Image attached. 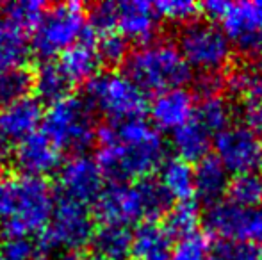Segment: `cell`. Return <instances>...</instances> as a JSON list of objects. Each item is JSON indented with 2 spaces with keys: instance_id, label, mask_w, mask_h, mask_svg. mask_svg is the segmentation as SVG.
I'll return each mask as SVG.
<instances>
[{
  "instance_id": "1",
  "label": "cell",
  "mask_w": 262,
  "mask_h": 260,
  "mask_svg": "<svg viewBox=\"0 0 262 260\" xmlns=\"http://www.w3.org/2000/svg\"><path fill=\"white\" fill-rule=\"evenodd\" d=\"M100 145L97 162L104 177L114 182H138L150 175L166 160V145L150 122L132 118L111 122L97 129Z\"/></svg>"
},
{
  "instance_id": "2",
  "label": "cell",
  "mask_w": 262,
  "mask_h": 260,
  "mask_svg": "<svg viewBox=\"0 0 262 260\" xmlns=\"http://www.w3.org/2000/svg\"><path fill=\"white\" fill-rule=\"evenodd\" d=\"M55 207V195L43 178L14 177L0 182V232L4 237L39 233Z\"/></svg>"
},
{
  "instance_id": "3",
  "label": "cell",
  "mask_w": 262,
  "mask_h": 260,
  "mask_svg": "<svg viewBox=\"0 0 262 260\" xmlns=\"http://www.w3.org/2000/svg\"><path fill=\"white\" fill-rule=\"evenodd\" d=\"M95 216L102 225L127 226L134 223L157 221L171 208V198L159 180L114 182L104 187L95 201Z\"/></svg>"
},
{
  "instance_id": "4",
  "label": "cell",
  "mask_w": 262,
  "mask_h": 260,
  "mask_svg": "<svg viewBox=\"0 0 262 260\" xmlns=\"http://www.w3.org/2000/svg\"><path fill=\"white\" fill-rule=\"evenodd\" d=\"M125 75L143 93H162L184 87L191 80V68L179 46L169 41H150L139 45L125 61Z\"/></svg>"
},
{
  "instance_id": "5",
  "label": "cell",
  "mask_w": 262,
  "mask_h": 260,
  "mask_svg": "<svg viewBox=\"0 0 262 260\" xmlns=\"http://www.w3.org/2000/svg\"><path fill=\"white\" fill-rule=\"evenodd\" d=\"M93 216L88 205L79 201L59 198L55 200L49 223L38 235V246L41 255L80 253V250L90 246L93 235Z\"/></svg>"
},
{
  "instance_id": "6",
  "label": "cell",
  "mask_w": 262,
  "mask_h": 260,
  "mask_svg": "<svg viewBox=\"0 0 262 260\" xmlns=\"http://www.w3.org/2000/svg\"><path fill=\"white\" fill-rule=\"evenodd\" d=\"M91 32L82 4L64 2L47 7L32 32V50L43 61L61 56Z\"/></svg>"
},
{
  "instance_id": "7",
  "label": "cell",
  "mask_w": 262,
  "mask_h": 260,
  "mask_svg": "<svg viewBox=\"0 0 262 260\" xmlns=\"http://www.w3.org/2000/svg\"><path fill=\"white\" fill-rule=\"evenodd\" d=\"M84 100L111 122L143 118L148 107L146 94L123 72H102L86 84Z\"/></svg>"
},
{
  "instance_id": "8",
  "label": "cell",
  "mask_w": 262,
  "mask_h": 260,
  "mask_svg": "<svg viewBox=\"0 0 262 260\" xmlns=\"http://www.w3.org/2000/svg\"><path fill=\"white\" fill-rule=\"evenodd\" d=\"M43 134L59 150H72L80 153L90 148L97 139L95 118L91 107L84 98L64 97L49 105L43 114Z\"/></svg>"
},
{
  "instance_id": "9",
  "label": "cell",
  "mask_w": 262,
  "mask_h": 260,
  "mask_svg": "<svg viewBox=\"0 0 262 260\" xmlns=\"http://www.w3.org/2000/svg\"><path fill=\"white\" fill-rule=\"evenodd\" d=\"M177 46L189 68L200 73H220L230 63L234 50L217 25L200 20L180 29Z\"/></svg>"
},
{
  "instance_id": "10",
  "label": "cell",
  "mask_w": 262,
  "mask_h": 260,
  "mask_svg": "<svg viewBox=\"0 0 262 260\" xmlns=\"http://www.w3.org/2000/svg\"><path fill=\"white\" fill-rule=\"evenodd\" d=\"M216 159L223 168L235 175L257 173L262 168V137L248 127L228 125L225 130L214 135Z\"/></svg>"
},
{
  "instance_id": "11",
  "label": "cell",
  "mask_w": 262,
  "mask_h": 260,
  "mask_svg": "<svg viewBox=\"0 0 262 260\" xmlns=\"http://www.w3.org/2000/svg\"><path fill=\"white\" fill-rule=\"evenodd\" d=\"M221 31L230 41L232 49L243 54L260 52L262 49V0L228 2L221 16Z\"/></svg>"
},
{
  "instance_id": "12",
  "label": "cell",
  "mask_w": 262,
  "mask_h": 260,
  "mask_svg": "<svg viewBox=\"0 0 262 260\" xmlns=\"http://www.w3.org/2000/svg\"><path fill=\"white\" fill-rule=\"evenodd\" d=\"M104 173L97 159L84 153H75L59 168V187L62 196L82 205L95 203L104 191Z\"/></svg>"
},
{
  "instance_id": "13",
  "label": "cell",
  "mask_w": 262,
  "mask_h": 260,
  "mask_svg": "<svg viewBox=\"0 0 262 260\" xmlns=\"http://www.w3.org/2000/svg\"><path fill=\"white\" fill-rule=\"evenodd\" d=\"M13 164L24 177L43 178L61 168V150L45 134H32L13 150Z\"/></svg>"
},
{
  "instance_id": "14",
  "label": "cell",
  "mask_w": 262,
  "mask_h": 260,
  "mask_svg": "<svg viewBox=\"0 0 262 260\" xmlns=\"http://www.w3.org/2000/svg\"><path fill=\"white\" fill-rule=\"evenodd\" d=\"M41 102L36 97H27L7 107L0 109V141L18 145L36 134L43 123Z\"/></svg>"
},
{
  "instance_id": "15",
  "label": "cell",
  "mask_w": 262,
  "mask_h": 260,
  "mask_svg": "<svg viewBox=\"0 0 262 260\" xmlns=\"http://www.w3.org/2000/svg\"><path fill=\"white\" fill-rule=\"evenodd\" d=\"M152 125L162 132H175L194 118V94L186 87L168 89L156 94L150 104Z\"/></svg>"
},
{
  "instance_id": "16",
  "label": "cell",
  "mask_w": 262,
  "mask_h": 260,
  "mask_svg": "<svg viewBox=\"0 0 262 260\" xmlns=\"http://www.w3.org/2000/svg\"><path fill=\"white\" fill-rule=\"evenodd\" d=\"M159 16L154 4L145 0H127L118 4L116 31L139 45L154 41L159 32Z\"/></svg>"
},
{
  "instance_id": "17",
  "label": "cell",
  "mask_w": 262,
  "mask_h": 260,
  "mask_svg": "<svg viewBox=\"0 0 262 260\" xmlns=\"http://www.w3.org/2000/svg\"><path fill=\"white\" fill-rule=\"evenodd\" d=\"M95 43H97V34L91 31L86 38L80 39L72 49H68L59 56L61 59L57 64L66 75V79L70 80V84H88L93 77L100 73L98 68L102 63Z\"/></svg>"
},
{
  "instance_id": "18",
  "label": "cell",
  "mask_w": 262,
  "mask_h": 260,
  "mask_svg": "<svg viewBox=\"0 0 262 260\" xmlns=\"http://www.w3.org/2000/svg\"><path fill=\"white\" fill-rule=\"evenodd\" d=\"M175 237L157 221L139 223L132 232V258L134 260H171Z\"/></svg>"
},
{
  "instance_id": "19",
  "label": "cell",
  "mask_w": 262,
  "mask_h": 260,
  "mask_svg": "<svg viewBox=\"0 0 262 260\" xmlns=\"http://www.w3.org/2000/svg\"><path fill=\"white\" fill-rule=\"evenodd\" d=\"M90 250L95 260H128L132 257V232L127 226L102 225L91 235Z\"/></svg>"
},
{
  "instance_id": "20",
  "label": "cell",
  "mask_w": 262,
  "mask_h": 260,
  "mask_svg": "<svg viewBox=\"0 0 262 260\" xmlns=\"http://www.w3.org/2000/svg\"><path fill=\"white\" fill-rule=\"evenodd\" d=\"M228 171L214 155H207L194 168V196L205 205L221 201L228 189Z\"/></svg>"
},
{
  "instance_id": "21",
  "label": "cell",
  "mask_w": 262,
  "mask_h": 260,
  "mask_svg": "<svg viewBox=\"0 0 262 260\" xmlns=\"http://www.w3.org/2000/svg\"><path fill=\"white\" fill-rule=\"evenodd\" d=\"M31 50L27 32L0 16V73L25 68Z\"/></svg>"
},
{
  "instance_id": "22",
  "label": "cell",
  "mask_w": 262,
  "mask_h": 260,
  "mask_svg": "<svg viewBox=\"0 0 262 260\" xmlns=\"http://www.w3.org/2000/svg\"><path fill=\"white\" fill-rule=\"evenodd\" d=\"M159 182L171 200L187 201L194 198V168L179 157L162 162L159 168Z\"/></svg>"
},
{
  "instance_id": "23",
  "label": "cell",
  "mask_w": 262,
  "mask_h": 260,
  "mask_svg": "<svg viewBox=\"0 0 262 260\" xmlns=\"http://www.w3.org/2000/svg\"><path fill=\"white\" fill-rule=\"evenodd\" d=\"M210 145H212L210 134L194 120L171 132V146L177 152V157L189 164L205 159L209 155Z\"/></svg>"
},
{
  "instance_id": "24",
  "label": "cell",
  "mask_w": 262,
  "mask_h": 260,
  "mask_svg": "<svg viewBox=\"0 0 262 260\" xmlns=\"http://www.w3.org/2000/svg\"><path fill=\"white\" fill-rule=\"evenodd\" d=\"M70 86L72 84L66 79L62 69L52 61H43L32 73V89L36 91V98L39 102H47L49 105L68 97Z\"/></svg>"
},
{
  "instance_id": "25",
  "label": "cell",
  "mask_w": 262,
  "mask_h": 260,
  "mask_svg": "<svg viewBox=\"0 0 262 260\" xmlns=\"http://www.w3.org/2000/svg\"><path fill=\"white\" fill-rule=\"evenodd\" d=\"M225 87L241 104L262 100V69L252 63L234 66L225 79Z\"/></svg>"
},
{
  "instance_id": "26",
  "label": "cell",
  "mask_w": 262,
  "mask_h": 260,
  "mask_svg": "<svg viewBox=\"0 0 262 260\" xmlns=\"http://www.w3.org/2000/svg\"><path fill=\"white\" fill-rule=\"evenodd\" d=\"M232 120V105L221 94L209 98H200L196 109H194V122L202 125L205 130L212 134H220L230 125Z\"/></svg>"
},
{
  "instance_id": "27",
  "label": "cell",
  "mask_w": 262,
  "mask_h": 260,
  "mask_svg": "<svg viewBox=\"0 0 262 260\" xmlns=\"http://www.w3.org/2000/svg\"><path fill=\"white\" fill-rule=\"evenodd\" d=\"M45 9V4L38 0H13V2L0 4V16L21 31L34 32Z\"/></svg>"
},
{
  "instance_id": "28",
  "label": "cell",
  "mask_w": 262,
  "mask_h": 260,
  "mask_svg": "<svg viewBox=\"0 0 262 260\" xmlns=\"http://www.w3.org/2000/svg\"><path fill=\"white\" fill-rule=\"evenodd\" d=\"M202 221V210L198 201H177L166 214V228L173 237H186L198 232V225Z\"/></svg>"
},
{
  "instance_id": "29",
  "label": "cell",
  "mask_w": 262,
  "mask_h": 260,
  "mask_svg": "<svg viewBox=\"0 0 262 260\" xmlns=\"http://www.w3.org/2000/svg\"><path fill=\"white\" fill-rule=\"evenodd\" d=\"M228 201L243 208L262 207V175L245 173L235 175L228 182Z\"/></svg>"
},
{
  "instance_id": "30",
  "label": "cell",
  "mask_w": 262,
  "mask_h": 260,
  "mask_svg": "<svg viewBox=\"0 0 262 260\" xmlns=\"http://www.w3.org/2000/svg\"><path fill=\"white\" fill-rule=\"evenodd\" d=\"M32 91V73L27 68L0 73V109L24 100Z\"/></svg>"
},
{
  "instance_id": "31",
  "label": "cell",
  "mask_w": 262,
  "mask_h": 260,
  "mask_svg": "<svg viewBox=\"0 0 262 260\" xmlns=\"http://www.w3.org/2000/svg\"><path fill=\"white\" fill-rule=\"evenodd\" d=\"M97 54L100 57V63H105L109 66L123 64L127 61L128 54V39L123 38L118 31L105 32V34L97 36Z\"/></svg>"
},
{
  "instance_id": "32",
  "label": "cell",
  "mask_w": 262,
  "mask_h": 260,
  "mask_svg": "<svg viewBox=\"0 0 262 260\" xmlns=\"http://www.w3.org/2000/svg\"><path fill=\"white\" fill-rule=\"evenodd\" d=\"M210 248L212 244L207 233L194 232L177 241L173 246L171 260H209Z\"/></svg>"
},
{
  "instance_id": "33",
  "label": "cell",
  "mask_w": 262,
  "mask_h": 260,
  "mask_svg": "<svg viewBox=\"0 0 262 260\" xmlns=\"http://www.w3.org/2000/svg\"><path fill=\"white\" fill-rule=\"evenodd\" d=\"M257 246L241 241H217L210 248L209 260H259Z\"/></svg>"
},
{
  "instance_id": "34",
  "label": "cell",
  "mask_w": 262,
  "mask_h": 260,
  "mask_svg": "<svg viewBox=\"0 0 262 260\" xmlns=\"http://www.w3.org/2000/svg\"><path fill=\"white\" fill-rule=\"evenodd\" d=\"M0 255L4 260H36L41 257L38 241L27 235L4 237L0 244Z\"/></svg>"
},
{
  "instance_id": "35",
  "label": "cell",
  "mask_w": 262,
  "mask_h": 260,
  "mask_svg": "<svg viewBox=\"0 0 262 260\" xmlns=\"http://www.w3.org/2000/svg\"><path fill=\"white\" fill-rule=\"evenodd\" d=\"M161 18H166L175 23H191L196 18L200 6L191 0H161L154 4Z\"/></svg>"
},
{
  "instance_id": "36",
  "label": "cell",
  "mask_w": 262,
  "mask_h": 260,
  "mask_svg": "<svg viewBox=\"0 0 262 260\" xmlns=\"http://www.w3.org/2000/svg\"><path fill=\"white\" fill-rule=\"evenodd\" d=\"M116 20H118V4L114 2L95 4L90 9V14H88L90 27L97 36L116 31Z\"/></svg>"
},
{
  "instance_id": "37",
  "label": "cell",
  "mask_w": 262,
  "mask_h": 260,
  "mask_svg": "<svg viewBox=\"0 0 262 260\" xmlns=\"http://www.w3.org/2000/svg\"><path fill=\"white\" fill-rule=\"evenodd\" d=\"M237 241L253 244V246H262V207L243 210Z\"/></svg>"
},
{
  "instance_id": "38",
  "label": "cell",
  "mask_w": 262,
  "mask_h": 260,
  "mask_svg": "<svg viewBox=\"0 0 262 260\" xmlns=\"http://www.w3.org/2000/svg\"><path fill=\"white\" fill-rule=\"evenodd\" d=\"M225 87V80L220 73H200V77L194 82V91L200 98H209L220 94Z\"/></svg>"
},
{
  "instance_id": "39",
  "label": "cell",
  "mask_w": 262,
  "mask_h": 260,
  "mask_svg": "<svg viewBox=\"0 0 262 260\" xmlns=\"http://www.w3.org/2000/svg\"><path fill=\"white\" fill-rule=\"evenodd\" d=\"M243 125L262 137V100L246 102L241 107Z\"/></svg>"
},
{
  "instance_id": "40",
  "label": "cell",
  "mask_w": 262,
  "mask_h": 260,
  "mask_svg": "<svg viewBox=\"0 0 262 260\" xmlns=\"http://www.w3.org/2000/svg\"><path fill=\"white\" fill-rule=\"evenodd\" d=\"M228 7V2H223V0H209V2L202 4L200 9L207 14L212 20H221V16L225 14Z\"/></svg>"
},
{
  "instance_id": "41",
  "label": "cell",
  "mask_w": 262,
  "mask_h": 260,
  "mask_svg": "<svg viewBox=\"0 0 262 260\" xmlns=\"http://www.w3.org/2000/svg\"><path fill=\"white\" fill-rule=\"evenodd\" d=\"M55 260H86L82 253H61L55 257Z\"/></svg>"
},
{
  "instance_id": "42",
  "label": "cell",
  "mask_w": 262,
  "mask_h": 260,
  "mask_svg": "<svg viewBox=\"0 0 262 260\" xmlns=\"http://www.w3.org/2000/svg\"><path fill=\"white\" fill-rule=\"evenodd\" d=\"M259 260H262V253H260V257H259Z\"/></svg>"
},
{
  "instance_id": "43",
  "label": "cell",
  "mask_w": 262,
  "mask_h": 260,
  "mask_svg": "<svg viewBox=\"0 0 262 260\" xmlns=\"http://www.w3.org/2000/svg\"><path fill=\"white\" fill-rule=\"evenodd\" d=\"M0 260H4V258H2V255H0Z\"/></svg>"
},
{
  "instance_id": "44",
  "label": "cell",
  "mask_w": 262,
  "mask_h": 260,
  "mask_svg": "<svg viewBox=\"0 0 262 260\" xmlns=\"http://www.w3.org/2000/svg\"><path fill=\"white\" fill-rule=\"evenodd\" d=\"M260 56H262V49H260Z\"/></svg>"
},
{
  "instance_id": "45",
  "label": "cell",
  "mask_w": 262,
  "mask_h": 260,
  "mask_svg": "<svg viewBox=\"0 0 262 260\" xmlns=\"http://www.w3.org/2000/svg\"><path fill=\"white\" fill-rule=\"evenodd\" d=\"M0 182H2V180H0Z\"/></svg>"
}]
</instances>
